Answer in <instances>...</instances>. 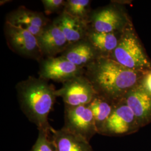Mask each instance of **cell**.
Returning <instances> with one entry per match:
<instances>
[{
	"label": "cell",
	"instance_id": "15",
	"mask_svg": "<svg viewBox=\"0 0 151 151\" xmlns=\"http://www.w3.org/2000/svg\"><path fill=\"white\" fill-rule=\"evenodd\" d=\"M51 133L57 151H93L90 142L63 128H52Z\"/></svg>",
	"mask_w": 151,
	"mask_h": 151
},
{
	"label": "cell",
	"instance_id": "20",
	"mask_svg": "<svg viewBox=\"0 0 151 151\" xmlns=\"http://www.w3.org/2000/svg\"><path fill=\"white\" fill-rule=\"evenodd\" d=\"M44 12L46 15L58 13L59 15L64 11L65 1L64 0H43Z\"/></svg>",
	"mask_w": 151,
	"mask_h": 151
},
{
	"label": "cell",
	"instance_id": "6",
	"mask_svg": "<svg viewBox=\"0 0 151 151\" xmlns=\"http://www.w3.org/2000/svg\"><path fill=\"white\" fill-rule=\"evenodd\" d=\"M130 23L121 7L110 5L92 11L88 26L98 32H120Z\"/></svg>",
	"mask_w": 151,
	"mask_h": 151
},
{
	"label": "cell",
	"instance_id": "18",
	"mask_svg": "<svg viewBox=\"0 0 151 151\" xmlns=\"http://www.w3.org/2000/svg\"><path fill=\"white\" fill-rule=\"evenodd\" d=\"M91 2V1L90 0H67L65 1L63 11L88 24L92 12Z\"/></svg>",
	"mask_w": 151,
	"mask_h": 151
},
{
	"label": "cell",
	"instance_id": "10",
	"mask_svg": "<svg viewBox=\"0 0 151 151\" xmlns=\"http://www.w3.org/2000/svg\"><path fill=\"white\" fill-rule=\"evenodd\" d=\"M6 22L27 30L37 38L52 22L42 12L22 6L7 14Z\"/></svg>",
	"mask_w": 151,
	"mask_h": 151
},
{
	"label": "cell",
	"instance_id": "19",
	"mask_svg": "<svg viewBox=\"0 0 151 151\" xmlns=\"http://www.w3.org/2000/svg\"><path fill=\"white\" fill-rule=\"evenodd\" d=\"M38 131L37 139L29 151H57L51 130L39 129Z\"/></svg>",
	"mask_w": 151,
	"mask_h": 151
},
{
	"label": "cell",
	"instance_id": "21",
	"mask_svg": "<svg viewBox=\"0 0 151 151\" xmlns=\"http://www.w3.org/2000/svg\"><path fill=\"white\" fill-rule=\"evenodd\" d=\"M139 85L147 93L151 95V70L145 73Z\"/></svg>",
	"mask_w": 151,
	"mask_h": 151
},
{
	"label": "cell",
	"instance_id": "4",
	"mask_svg": "<svg viewBox=\"0 0 151 151\" xmlns=\"http://www.w3.org/2000/svg\"><path fill=\"white\" fill-rule=\"evenodd\" d=\"M4 32L7 45L12 51L39 62L43 59L38 39L27 30L5 22Z\"/></svg>",
	"mask_w": 151,
	"mask_h": 151
},
{
	"label": "cell",
	"instance_id": "13",
	"mask_svg": "<svg viewBox=\"0 0 151 151\" xmlns=\"http://www.w3.org/2000/svg\"><path fill=\"white\" fill-rule=\"evenodd\" d=\"M63 33L70 44L85 40L89 29L88 24L63 11L52 21Z\"/></svg>",
	"mask_w": 151,
	"mask_h": 151
},
{
	"label": "cell",
	"instance_id": "5",
	"mask_svg": "<svg viewBox=\"0 0 151 151\" xmlns=\"http://www.w3.org/2000/svg\"><path fill=\"white\" fill-rule=\"evenodd\" d=\"M140 128L133 111L123 99L114 104L112 113L99 134L120 137L135 133Z\"/></svg>",
	"mask_w": 151,
	"mask_h": 151
},
{
	"label": "cell",
	"instance_id": "12",
	"mask_svg": "<svg viewBox=\"0 0 151 151\" xmlns=\"http://www.w3.org/2000/svg\"><path fill=\"white\" fill-rule=\"evenodd\" d=\"M43 57H54L62 54L69 45L62 32L52 22L37 37Z\"/></svg>",
	"mask_w": 151,
	"mask_h": 151
},
{
	"label": "cell",
	"instance_id": "14",
	"mask_svg": "<svg viewBox=\"0 0 151 151\" xmlns=\"http://www.w3.org/2000/svg\"><path fill=\"white\" fill-rule=\"evenodd\" d=\"M60 55L83 68H86L100 57L87 39L69 44Z\"/></svg>",
	"mask_w": 151,
	"mask_h": 151
},
{
	"label": "cell",
	"instance_id": "8",
	"mask_svg": "<svg viewBox=\"0 0 151 151\" xmlns=\"http://www.w3.org/2000/svg\"><path fill=\"white\" fill-rule=\"evenodd\" d=\"M62 128L88 142L97 133L93 115L88 105H65V124Z\"/></svg>",
	"mask_w": 151,
	"mask_h": 151
},
{
	"label": "cell",
	"instance_id": "17",
	"mask_svg": "<svg viewBox=\"0 0 151 151\" xmlns=\"http://www.w3.org/2000/svg\"><path fill=\"white\" fill-rule=\"evenodd\" d=\"M88 105L93 114L99 134L112 113L114 104L97 95Z\"/></svg>",
	"mask_w": 151,
	"mask_h": 151
},
{
	"label": "cell",
	"instance_id": "1",
	"mask_svg": "<svg viewBox=\"0 0 151 151\" xmlns=\"http://www.w3.org/2000/svg\"><path fill=\"white\" fill-rule=\"evenodd\" d=\"M145 73L130 70L109 57H100L85 68V76L98 95L115 104L140 83Z\"/></svg>",
	"mask_w": 151,
	"mask_h": 151
},
{
	"label": "cell",
	"instance_id": "11",
	"mask_svg": "<svg viewBox=\"0 0 151 151\" xmlns=\"http://www.w3.org/2000/svg\"><path fill=\"white\" fill-rule=\"evenodd\" d=\"M124 101L132 110L140 128L151 123V95L138 85L127 93Z\"/></svg>",
	"mask_w": 151,
	"mask_h": 151
},
{
	"label": "cell",
	"instance_id": "3",
	"mask_svg": "<svg viewBox=\"0 0 151 151\" xmlns=\"http://www.w3.org/2000/svg\"><path fill=\"white\" fill-rule=\"evenodd\" d=\"M132 70L147 73L151 62L130 23L122 31L116 48L109 57Z\"/></svg>",
	"mask_w": 151,
	"mask_h": 151
},
{
	"label": "cell",
	"instance_id": "22",
	"mask_svg": "<svg viewBox=\"0 0 151 151\" xmlns=\"http://www.w3.org/2000/svg\"><path fill=\"white\" fill-rule=\"evenodd\" d=\"M9 2H11V1H8V0H2L1 1V5H3L5 4L6 3H8Z\"/></svg>",
	"mask_w": 151,
	"mask_h": 151
},
{
	"label": "cell",
	"instance_id": "2",
	"mask_svg": "<svg viewBox=\"0 0 151 151\" xmlns=\"http://www.w3.org/2000/svg\"><path fill=\"white\" fill-rule=\"evenodd\" d=\"M17 96L22 111L38 129L50 130L48 115L55 101L53 85L49 81L30 76L16 85Z\"/></svg>",
	"mask_w": 151,
	"mask_h": 151
},
{
	"label": "cell",
	"instance_id": "7",
	"mask_svg": "<svg viewBox=\"0 0 151 151\" xmlns=\"http://www.w3.org/2000/svg\"><path fill=\"white\" fill-rule=\"evenodd\" d=\"M97 95L85 75L65 81L62 87L55 91L56 96L62 97L65 105L70 106L89 105Z\"/></svg>",
	"mask_w": 151,
	"mask_h": 151
},
{
	"label": "cell",
	"instance_id": "16",
	"mask_svg": "<svg viewBox=\"0 0 151 151\" xmlns=\"http://www.w3.org/2000/svg\"><path fill=\"white\" fill-rule=\"evenodd\" d=\"M122 32H98L89 27L86 39L100 57H110L118 44Z\"/></svg>",
	"mask_w": 151,
	"mask_h": 151
},
{
	"label": "cell",
	"instance_id": "9",
	"mask_svg": "<svg viewBox=\"0 0 151 151\" xmlns=\"http://www.w3.org/2000/svg\"><path fill=\"white\" fill-rule=\"evenodd\" d=\"M85 73V68L77 66L61 55L45 58L40 61L39 77L48 81L63 83L73 77L84 75Z\"/></svg>",
	"mask_w": 151,
	"mask_h": 151
}]
</instances>
